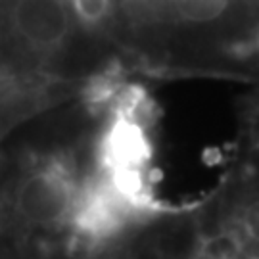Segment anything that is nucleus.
Masks as SVG:
<instances>
[{
	"instance_id": "nucleus-1",
	"label": "nucleus",
	"mask_w": 259,
	"mask_h": 259,
	"mask_svg": "<svg viewBox=\"0 0 259 259\" xmlns=\"http://www.w3.org/2000/svg\"><path fill=\"white\" fill-rule=\"evenodd\" d=\"M123 71L259 81V0H71Z\"/></svg>"
},
{
	"instance_id": "nucleus-2",
	"label": "nucleus",
	"mask_w": 259,
	"mask_h": 259,
	"mask_svg": "<svg viewBox=\"0 0 259 259\" xmlns=\"http://www.w3.org/2000/svg\"><path fill=\"white\" fill-rule=\"evenodd\" d=\"M196 223L198 259H259V108L234 165Z\"/></svg>"
}]
</instances>
